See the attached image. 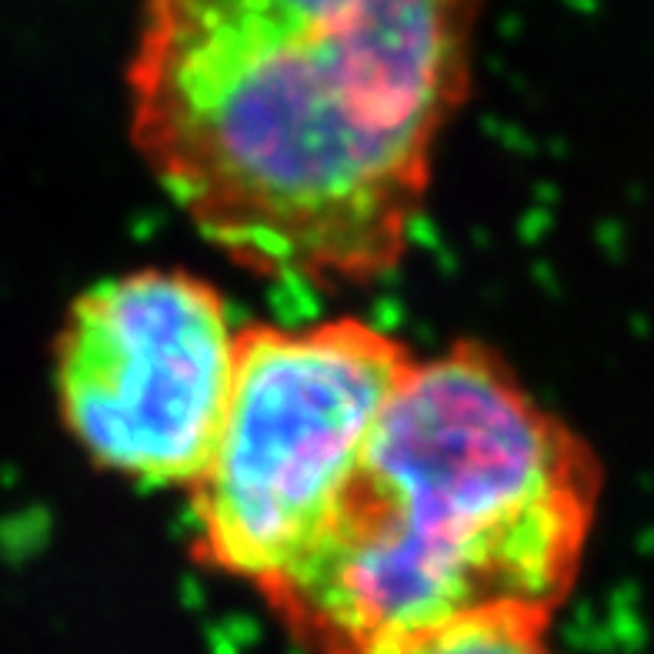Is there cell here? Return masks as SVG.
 I'll use <instances>...</instances> for the list:
<instances>
[{"label":"cell","instance_id":"3957f363","mask_svg":"<svg viewBox=\"0 0 654 654\" xmlns=\"http://www.w3.org/2000/svg\"><path fill=\"white\" fill-rule=\"evenodd\" d=\"M418 358L354 317L237 334L221 431L191 488L194 558L261 591L304 548Z\"/></svg>","mask_w":654,"mask_h":654},{"label":"cell","instance_id":"5b68a950","mask_svg":"<svg viewBox=\"0 0 654 654\" xmlns=\"http://www.w3.org/2000/svg\"><path fill=\"white\" fill-rule=\"evenodd\" d=\"M544 631L524 621H481L424 641L408 654H551Z\"/></svg>","mask_w":654,"mask_h":654},{"label":"cell","instance_id":"277c9868","mask_svg":"<svg viewBox=\"0 0 654 654\" xmlns=\"http://www.w3.org/2000/svg\"><path fill=\"white\" fill-rule=\"evenodd\" d=\"M237 334L224 297L187 271L94 284L54 344L67 434L141 488H194L231 398Z\"/></svg>","mask_w":654,"mask_h":654},{"label":"cell","instance_id":"7a4b0ae2","mask_svg":"<svg viewBox=\"0 0 654 654\" xmlns=\"http://www.w3.org/2000/svg\"><path fill=\"white\" fill-rule=\"evenodd\" d=\"M601 498L594 451L491 348L418 361L261 598L311 654H408L481 621L548 628Z\"/></svg>","mask_w":654,"mask_h":654},{"label":"cell","instance_id":"6da1fadb","mask_svg":"<svg viewBox=\"0 0 654 654\" xmlns=\"http://www.w3.org/2000/svg\"><path fill=\"white\" fill-rule=\"evenodd\" d=\"M478 0H144L131 137L234 264L364 284L408 251Z\"/></svg>","mask_w":654,"mask_h":654}]
</instances>
